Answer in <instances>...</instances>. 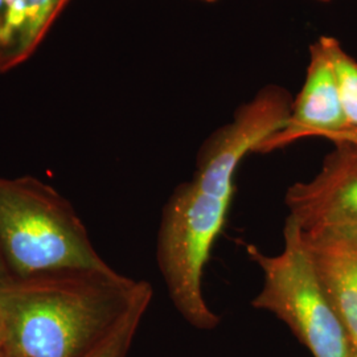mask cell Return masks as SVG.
<instances>
[{"mask_svg": "<svg viewBox=\"0 0 357 357\" xmlns=\"http://www.w3.org/2000/svg\"><path fill=\"white\" fill-rule=\"evenodd\" d=\"M151 284L114 268H66L0 283L10 357H82Z\"/></svg>", "mask_w": 357, "mask_h": 357, "instance_id": "obj_1", "label": "cell"}, {"mask_svg": "<svg viewBox=\"0 0 357 357\" xmlns=\"http://www.w3.org/2000/svg\"><path fill=\"white\" fill-rule=\"evenodd\" d=\"M0 249L13 277L112 268L73 205L35 176H0Z\"/></svg>", "mask_w": 357, "mask_h": 357, "instance_id": "obj_2", "label": "cell"}, {"mask_svg": "<svg viewBox=\"0 0 357 357\" xmlns=\"http://www.w3.org/2000/svg\"><path fill=\"white\" fill-rule=\"evenodd\" d=\"M231 202V197L204 191L190 180L171 193L160 218L159 270L174 306L197 330L209 331L220 323V317L205 302L203 280Z\"/></svg>", "mask_w": 357, "mask_h": 357, "instance_id": "obj_3", "label": "cell"}, {"mask_svg": "<svg viewBox=\"0 0 357 357\" xmlns=\"http://www.w3.org/2000/svg\"><path fill=\"white\" fill-rule=\"evenodd\" d=\"M280 255L248 245L249 258L262 271V289L252 305L282 320L314 357H351L354 347L324 293L307 253L299 227L290 218Z\"/></svg>", "mask_w": 357, "mask_h": 357, "instance_id": "obj_4", "label": "cell"}, {"mask_svg": "<svg viewBox=\"0 0 357 357\" xmlns=\"http://www.w3.org/2000/svg\"><path fill=\"white\" fill-rule=\"evenodd\" d=\"M293 101L290 91L283 86H264L236 110L230 122L205 139L197 153L192 181L204 191L234 197L236 174L241 162L283 126Z\"/></svg>", "mask_w": 357, "mask_h": 357, "instance_id": "obj_5", "label": "cell"}, {"mask_svg": "<svg viewBox=\"0 0 357 357\" xmlns=\"http://www.w3.org/2000/svg\"><path fill=\"white\" fill-rule=\"evenodd\" d=\"M306 138H324L335 146L357 144V128L345 115L326 36L310 45L306 78L286 122L255 153H273Z\"/></svg>", "mask_w": 357, "mask_h": 357, "instance_id": "obj_6", "label": "cell"}, {"mask_svg": "<svg viewBox=\"0 0 357 357\" xmlns=\"http://www.w3.org/2000/svg\"><path fill=\"white\" fill-rule=\"evenodd\" d=\"M284 203L302 231H357V144L335 146L317 176L287 190Z\"/></svg>", "mask_w": 357, "mask_h": 357, "instance_id": "obj_7", "label": "cell"}, {"mask_svg": "<svg viewBox=\"0 0 357 357\" xmlns=\"http://www.w3.org/2000/svg\"><path fill=\"white\" fill-rule=\"evenodd\" d=\"M302 238L320 284L357 351V231H302Z\"/></svg>", "mask_w": 357, "mask_h": 357, "instance_id": "obj_8", "label": "cell"}, {"mask_svg": "<svg viewBox=\"0 0 357 357\" xmlns=\"http://www.w3.org/2000/svg\"><path fill=\"white\" fill-rule=\"evenodd\" d=\"M69 0H0V73L38 48Z\"/></svg>", "mask_w": 357, "mask_h": 357, "instance_id": "obj_9", "label": "cell"}, {"mask_svg": "<svg viewBox=\"0 0 357 357\" xmlns=\"http://www.w3.org/2000/svg\"><path fill=\"white\" fill-rule=\"evenodd\" d=\"M153 299V286H150L135 303L130 307L122 319L116 323L113 331L110 332L102 342L94 347L90 352L82 357H126L128 349L132 344L134 336L138 331L142 318Z\"/></svg>", "mask_w": 357, "mask_h": 357, "instance_id": "obj_10", "label": "cell"}, {"mask_svg": "<svg viewBox=\"0 0 357 357\" xmlns=\"http://www.w3.org/2000/svg\"><path fill=\"white\" fill-rule=\"evenodd\" d=\"M337 78L342 103L349 123L357 128V61L345 52L339 40L326 36Z\"/></svg>", "mask_w": 357, "mask_h": 357, "instance_id": "obj_11", "label": "cell"}, {"mask_svg": "<svg viewBox=\"0 0 357 357\" xmlns=\"http://www.w3.org/2000/svg\"><path fill=\"white\" fill-rule=\"evenodd\" d=\"M11 277H13V273H11V270L8 268V265L6 262V258L3 255V252L0 249V283L7 281Z\"/></svg>", "mask_w": 357, "mask_h": 357, "instance_id": "obj_12", "label": "cell"}, {"mask_svg": "<svg viewBox=\"0 0 357 357\" xmlns=\"http://www.w3.org/2000/svg\"><path fill=\"white\" fill-rule=\"evenodd\" d=\"M7 355L6 352V336H4V328L0 320V357H4Z\"/></svg>", "mask_w": 357, "mask_h": 357, "instance_id": "obj_13", "label": "cell"}, {"mask_svg": "<svg viewBox=\"0 0 357 357\" xmlns=\"http://www.w3.org/2000/svg\"><path fill=\"white\" fill-rule=\"evenodd\" d=\"M197 1H202V3H206V4H213V3H216L218 0H197Z\"/></svg>", "mask_w": 357, "mask_h": 357, "instance_id": "obj_14", "label": "cell"}, {"mask_svg": "<svg viewBox=\"0 0 357 357\" xmlns=\"http://www.w3.org/2000/svg\"><path fill=\"white\" fill-rule=\"evenodd\" d=\"M351 357H357V351L354 348V351H352V354H351Z\"/></svg>", "mask_w": 357, "mask_h": 357, "instance_id": "obj_15", "label": "cell"}, {"mask_svg": "<svg viewBox=\"0 0 357 357\" xmlns=\"http://www.w3.org/2000/svg\"><path fill=\"white\" fill-rule=\"evenodd\" d=\"M318 1H323V3H328V1H331V0H318Z\"/></svg>", "mask_w": 357, "mask_h": 357, "instance_id": "obj_16", "label": "cell"}, {"mask_svg": "<svg viewBox=\"0 0 357 357\" xmlns=\"http://www.w3.org/2000/svg\"><path fill=\"white\" fill-rule=\"evenodd\" d=\"M4 357H10V356H8V355H6V356H4Z\"/></svg>", "mask_w": 357, "mask_h": 357, "instance_id": "obj_17", "label": "cell"}]
</instances>
